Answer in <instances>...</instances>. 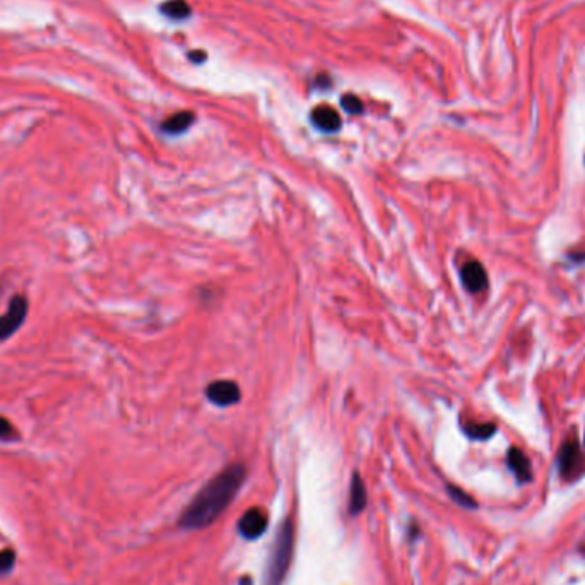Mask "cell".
<instances>
[{"mask_svg": "<svg viewBox=\"0 0 585 585\" xmlns=\"http://www.w3.org/2000/svg\"><path fill=\"white\" fill-rule=\"evenodd\" d=\"M206 396L213 404L228 408V405L237 404L241 399V390L232 380H218L208 385Z\"/></svg>", "mask_w": 585, "mask_h": 585, "instance_id": "5", "label": "cell"}, {"mask_svg": "<svg viewBox=\"0 0 585 585\" xmlns=\"http://www.w3.org/2000/svg\"><path fill=\"white\" fill-rule=\"evenodd\" d=\"M366 498H368V496H366L363 479L358 474H354L351 481V488H349V512H351V515H358V513L365 510Z\"/></svg>", "mask_w": 585, "mask_h": 585, "instance_id": "10", "label": "cell"}, {"mask_svg": "<svg viewBox=\"0 0 585 585\" xmlns=\"http://www.w3.org/2000/svg\"><path fill=\"white\" fill-rule=\"evenodd\" d=\"M14 435V428L6 417L0 416V439H11Z\"/></svg>", "mask_w": 585, "mask_h": 585, "instance_id": "17", "label": "cell"}, {"mask_svg": "<svg viewBox=\"0 0 585 585\" xmlns=\"http://www.w3.org/2000/svg\"><path fill=\"white\" fill-rule=\"evenodd\" d=\"M463 428L465 435L472 440H488L496 432V427L493 423H467Z\"/></svg>", "mask_w": 585, "mask_h": 585, "instance_id": "13", "label": "cell"}, {"mask_svg": "<svg viewBox=\"0 0 585 585\" xmlns=\"http://www.w3.org/2000/svg\"><path fill=\"white\" fill-rule=\"evenodd\" d=\"M560 474L565 479H575L585 471V459L575 439L567 440L558 452Z\"/></svg>", "mask_w": 585, "mask_h": 585, "instance_id": "3", "label": "cell"}, {"mask_svg": "<svg viewBox=\"0 0 585 585\" xmlns=\"http://www.w3.org/2000/svg\"><path fill=\"white\" fill-rule=\"evenodd\" d=\"M460 279H463L464 288L472 294L484 291L488 288L486 270L476 260L464 264V268L460 269Z\"/></svg>", "mask_w": 585, "mask_h": 585, "instance_id": "7", "label": "cell"}, {"mask_svg": "<svg viewBox=\"0 0 585 585\" xmlns=\"http://www.w3.org/2000/svg\"><path fill=\"white\" fill-rule=\"evenodd\" d=\"M27 315V300L23 296H14L9 303L6 315L0 317V341L7 339L25 324Z\"/></svg>", "mask_w": 585, "mask_h": 585, "instance_id": "4", "label": "cell"}, {"mask_svg": "<svg viewBox=\"0 0 585 585\" xmlns=\"http://www.w3.org/2000/svg\"><path fill=\"white\" fill-rule=\"evenodd\" d=\"M194 120L195 117L192 111H180V113H175L173 117L166 118V120L161 123V130L170 135L183 134L190 125H192Z\"/></svg>", "mask_w": 585, "mask_h": 585, "instance_id": "11", "label": "cell"}, {"mask_svg": "<svg viewBox=\"0 0 585 585\" xmlns=\"http://www.w3.org/2000/svg\"><path fill=\"white\" fill-rule=\"evenodd\" d=\"M268 529V517L260 508H250L238 522V531L245 539H257Z\"/></svg>", "mask_w": 585, "mask_h": 585, "instance_id": "6", "label": "cell"}, {"mask_svg": "<svg viewBox=\"0 0 585 585\" xmlns=\"http://www.w3.org/2000/svg\"><path fill=\"white\" fill-rule=\"evenodd\" d=\"M189 58L192 62H197V63H201V62H204L206 61V54L204 51H190L189 54Z\"/></svg>", "mask_w": 585, "mask_h": 585, "instance_id": "18", "label": "cell"}, {"mask_svg": "<svg viewBox=\"0 0 585 585\" xmlns=\"http://www.w3.org/2000/svg\"><path fill=\"white\" fill-rule=\"evenodd\" d=\"M448 495H451L452 498L457 501V503L463 505V507H467V508H474L476 507V501L472 500L471 496L467 495V493H464L460 488L448 486Z\"/></svg>", "mask_w": 585, "mask_h": 585, "instance_id": "15", "label": "cell"}, {"mask_svg": "<svg viewBox=\"0 0 585 585\" xmlns=\"http://www.w3.org/2000/svg\"><path fill=\"white\" fill-rule=\"evenodd\" d=\"M294 549V527L289 519H286L281 524L279 531H277L276 539H274L272 549L269 555V565L268 572H265L264 585H281L282 580L286 579L291 565Z\"/></svg>", "mask_w": 585, "mask_h": 585, "instance_id": "2", "label": "cell"}, {"mask_svg": "<svg viewBox=\"0 0 585 585\" xmlns=\"http://www.w3.org/2000/svg\"><path fill=\"white\" fill-rule=\"evenodd\" d=\"M246 476L241 464H233L210 479L190 501L182 513L180 525L183 529H202L213 524L229 507L237 493L240 491Z\"/></svg>", "mask_w": 585, "mask_h": 585, "instance_id": "1", "label": "cell"}, {"mask_svg": "<svg viewBox=\"0 0 585 585\" xmlns=\"http://www.w3.org/2000/svg\"><path fill=\"white\" fill-rule=\"evenodd\" d=\"M312 122L317 129L324 130V132H337L342 125L339 113L325 105L317 106V108L312 111Z\"/></svg>", "mask_w": 585, "mask_h": 585, "instance_id": "8", "label": "cell"}, {"mask_svg": "<svg viewBox=\"0 0 585 585\" xmlns=\"http://www.w3.org/2000/svg\"><path fill=\"white\" fill-rule=\"evenodd\" d=\"M14 561V551H11V549H2V551H0V573H7L13 570Z\"/></svg>", "mask_w": 585, "mask_h": 585, "instance_id": "16", "label": "cell"}, {"mask_svg": "<svg viewBox=\"0 0 585 585\" xmlns=\"http://www.w3.org/2000/svg\"><path fill=\"white\" fill-rule=\"evenodd\" d=\"M507 463H508V467H510V471L513 472V474H515L519 483H529V481L532 479L531 463H529L527 455H525V453L520 451V448L512 447L510 451H508Z\"/></svg>", "mask_w": 585, "mask_h": 585, "instance_id": "9", "label": "cell"}, {"mask_svg": "<svg viewBox=\"0 0 585 585\" xmlns=\"http://www.w3.org/2000/svg\"><path fill=\"white\" fill-rule=\"evenodd\" d=\"M341 105H342V108L351 115H358L363 111V103H361V99L353 96V94H346V96H342Z\"/></svg>", "mask_w": 585, "mask_h": 585, "instance_id": "14", "label": "cell"}, {"mask_svg": "<svg viewBox=\"0 0 585 585\" xmlns=\"http://www.w3.org/2000/svg\"><path fill=\"white\" fill-rule=\"evenodd\" d=\"M161 13L168 15L170 19H187L190 15V6L185 0H168L161 6Z\"/></svg>", "mask_w": 585, "mask_h": 585, "instance_id": "12", "label": "cell"}, {"mask_svg": "<svg viewBox=\"0 0 585 585\" xmlns=\"http://www.w3.org/2000/svg\"><path fill=\"white\" fill-rule=\"evenodd\" d=\"M584 444H585V440H584Z\"/></svg>", "mask_w": 585, "mask_h": 585, "instance_id": "19", "label": "cell"}]
</instances>
